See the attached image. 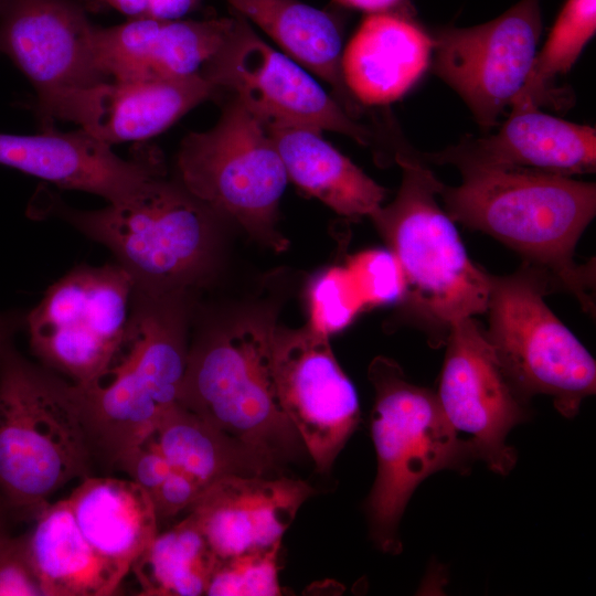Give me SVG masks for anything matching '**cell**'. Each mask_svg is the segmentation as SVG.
I'll list each match as a JSON object with an SVG mask.
<instances>
[{"mask_svg": "<svg viewBox=\"0 0 596 596\" xmlns=\"http://www.w3.org/2000/svg\"><path fill=\"white\" fill-rule=\"evenodd\" d=\"M550 279L533 265L509 276L491 275L485 333L523 401L545 394L563 416L573 417L595 394L596 363L545 304Z\"/></svg>", "mask_w": 596, "mask_h": 596, "instance_id": "8", "label": "cell"}, {"mask_svg": "<svg viewBox=\"0 0 596 596\" xmlns=\"http://www.w3.org/2000/svg\"><path fill=\"white\" fill-rule=\"evenodd\" d=\"M58 210L72 225L115 255L132 278L136 295L180 294L207 266L213 212L180 182L163 175L99 210Z\"/></svg>", "mask_w": 596, "mask_h": 596, "instance_id": "6", "label": "cell"}, {"mask_svg": "<svg viewBox=\"0 0 596 596\" xmlns=\"http://www.w3.org/2000/svg\"><path fill=\"white\" fill-rule=\"evenodd\" d=\"M204 489L187 473L172 469L150 496L158 521L190 509Z\"/></svg>", "mask_w": 596, "mask_h": 596, "instance_id": "35", "label": "cell"}, {"mask_svg": "<svg viewBox=\"0 0 596 596\" xmlns=\"http://www.w3.org/2000/svg\"><path fill=\"white\" fill-rule=\"evenodd\" d=\"M369 379L375 390L371 430L377 473L366 510L376 545L397 553V526L417 486L443 469H468L477 457L446 417L437 394L408 382L395 361L375 358Z\"/></svg>", "mask_w": 596, "mask_h": 596, "instance_id": "5", "label": "cell"}, {"mask_svg": "<svg viewBox=\"0 0 596 596\" xmlns=\"http://www.w3.org/2000/svg\"><path fill=\"white\" fill-rule=\"evenodd\" d=\"M354 295L350 269L333 267L320 274L309 291L310 326L327 336L344 328L361 306Z\"/></svg>", "mask_w": 596, "mask_h": 596, "instance_id": "30", "label": "cell"}, {"mask_svg": "<svg viewBox=\"0 0 596 596\" xmlns=\"http://www.w3.org/2000/svg\"><path fill=\"white\" fill-rule=\"evenodd\" d=\"M26 532L30 557L44 596H109L126 576L98 554L65 499L47 503Z\"/></svg>", "mask_w": 596, "mask_h": 596, "instance_id": "24", "label": "cell"}, {"mask_svg": "<svg viewBox=\"0 0 596 596\" xmlns=\"http://www.w3.org/2000/svg\"><path fill=\"white\" fill-rule=\"evenodd\" d=\"M280 544L272 549L217 558L211 574L207 596H277Z\"/></svg>", "mask_w": 596, "mask_h": 596, "instance_id": "29", "label": "cell"}, {"mask_svg": "<svg viewBox=\"0 0 596 596\" xmlns=\"http://www.w3.org/2000/svg\"><path fill=\"white\" fill-rule=\"evenodd\" d=\"M542 32L540 0H521L475 26H449L433 38V72L490 129L523 88Z\"/></svg>", "mask_w": 596, "mask_h": 596, "instance_id": "13", "label": "cell"}, {"mask_svg": "<svg viewBox=\"0 0 596 596\" xmlns=\"http://www.w3.org/2000/svg\"><path fill=\"white\" fill-rule=\"evenodd\" d=\"M180 183L213 213L237 221L281 251L277 211L288 177L265 124L235 98L214 127L188 134L177 156Z\"/></svg>", "mask_w": 596, "mask_h": 596, "instance_id": "9", "label": "cell"}, {"mask_svg": "<svg viewBox=\"0 0 596 596\" xmlns=\"http://www.w3.org/2000/svg\"><path fill=\"white\" fill-rule=\"evenodd\" d=\"M460 171V185L438 188L450 219L517 251L594 311L595 273L576 264L574 251L596 213L595 183L530 171Z\"/></svg>", "mask_w": 596, "mask_h": 596, "instance_id": "1", "label": "cell"}, {"mask_svg": "<svg viewBox=\"0 0 596 596\" xmlns=\"http://www.w3.org/2000/svg\"><path fill=\"white\" fill-rule=\"evenodd\" d=\"M269 318L219 330L189 351L179 403L276 462L305 448L276 387Z\"/></svg>", "mask_w": 596, "mask_h": 596, "instance_id": "7", "label": "cell"}, {"mask_svg": "<svg viewBox=\"0 0 596 596\" xmlns=\"http://www.w3.org/2000/svg\"><path fill=\"white\" fill-rule=\"evenodd\" d=\"M217 91L200 74L151 81H108L79 100L72 123L111 146L159 135Z\"/></svg>", "mask_w": 596, "mask_h": 596, "instance_id": "20", "label": "cell"}, {"mask_svg": "<svg viewBox=\"0 0 596 596\" xmlns=\"http://www.w3.org/2000/svg\"><path fill=\"white\" fill-rule=\"evenodd\" d=\"M12 514L10 509L8 508L6 501L3 500L2 496L0 494V542L8 535H10L9 531V521L12 519Z\"/></svg>", "mask_w": 596, "mask_h": 596, "instance_id": "38", "label": "cell"}, {"mask_svg": "<svg viewBox=\"0 0 596 596\" xmlns=\"http://www.w3.org/2000/svg\"><path fill=\"white\" fill-rule=\"evenodd\" d=\"M0 164L63 189L99 195L108 203L163 175L155 152L123 159L111 146L83 129L60 132L47 128L35 135L0 132Z\"/></svg>", "mask_w": 596, "mask_h": 596, "instance_id": "16", "label": "cell"}, {"mask_svg": "<svg viewBox=\"0 0 596 596\" xmlns=\"http://www.w3.org/2000/svg\"><path fill=\"white\" fill-rule=\"evenodd\" d=\"M337 6L362 10L368 13L394 11L404 0H332Z\"/></svg>", "mask_w": 596, "mask_h": 596, "instance_id": "36", "label": "cell"}, {"mask_svg": "<svg viewBox=\"0 0 596 596\" xmlns=\"http://www.w3.org/2000/svg\"><path fill=\"white\" fill-rule=\"evenodd\" d=\"M179 295H135L119 358L93 381L72 383L94 462L107 472L118 469L180 404L189 350Z\"/></svg>", "mask_w": 596, "mask_h": 596, "instance_id": "2", "label": "cell"}, {"mask_svg": "<svg viewBox=\"0 0 596 596\" xmlns=\"http://www.w3.org/2000/svg\"><path fill=\"white\" fill-rule=\"evenodd\" d=\"M200 74L265 125L296 126L348 136L369 145L371 131L359 124L305 67L270 46L241 14Z\"/></svg>", "mask_w": 596, "mask_h": 596, "instance_id": "11", "label": "cell"}, {"mask_svg": "<svg viewBox=\"0 0 596 596\" xmlns=\"http://www.w3.org/2000/svg\"><path fill=\"white\" fill-rule=\"evenodd\" d=\"M118 469L151 496L173 468L150 436L123 459Z\"/></svg>", "mask_w": 596, "mask_h": 596, "instance_id": "34", "label": "cell"}, {"mask_svg": "<svg viewBox=\"0 0 596 596\" xmlns=\"http://www.w3.org/2000/svg\"><path fill=\"white\" fill-rule=\"evenodd\" d=\"M94 459L70 381L0 352V494L18 519L33 520L70 481L93 476Z\"/></svg>", "mask_w": 596, "mask_h": 596, "instance_id": "3", "label": "cell"}, {"mask_svg": "<svg viewBox=\"0 0 596 596\" xmlns=\"http://www.w3.org/2000/svg\"><path fill=\"white\" fill-rule=\"evenodd\" d=\"M446 342L437 393L440 406L453 427L469 436L477 459L507 475L515 464V453L505 440L526 418L523 400L472 317L455 321Z\"/></svg>", "mask_w": 596, "mask_h": 596, "instance_id": "15", "label": "cell"}, {"mask_svg": "<svg viewBox=\"0 0 596 596\" xmlns=\"http://www.w3.org/2000/svg\"><path fill=\"white\" fill-rule=\"evenodd\" d=\"M93 28L77 0H0V53L34 88L43 129L72 121L81 98L109 81L94 56Z\"/></svg>", "mask_w": 596, "mask_h": 596, "instance_id": "12", "label": "cell"}, {"mask_svg": "<svg viewBox=\"0 0 596 596\" xmlns=\"http://www.w3.org/2000/svg\"><path fill=\"white\" fill-rule=\"evenodd\" d=\"M86 12L117 11L128 19H181L202 0H77Z\"/></svg>", "mask_w": 596, "mask_h": 596, "instance_id": "33", "label": "cell"}, {"mask_svg": "<svg viewBox=\"0 0 596 596\" xmlns=\"http://www.w3.org/2000/svg\"><path fill=\"white\" fill-rule=\"evenodd\" d=\"M288 180L340 215L370 216L382 205L385 189L322 138L321 131L265 125Z\"/></svg>", "mask_w": 596, "mask_h": 596, "instance_id": "23", "label": "cell"}, {"mask_svg": "<svg viewBox=\"0 0 596 596\" xmlns=\"http://www.w3.org/2000/svg\"><path fill=\"white\" fill-rule=\"evenodd\" d=\"M396 160L402 168L397 194L370 217L400 267L404 304L446 339L455 321L487 311L491 275L469 258L437 202L440 182L432 171L402 153Z\"/></svg>", "mask_w": 596, "mask_h": 596, "instance_id": "4", "label": "cell"}, {"mask_svg": "<svg viewBox=\"0 0 596 596\" xmlns=\"http://www.w3.org/2000/svg\"><path fill=\"white\" fill-rule=\"evenodd\" d=\"M313 493L287 477L228 476L207 486L190 508L217 558L272 549Z\"/></svg>", "mask_w": 596, "mask_h": 596, "instance_id": "18", "label": "cell"}, {"mask_svg": "<svg viewBox=\"0 0 596 596\" xmlns=\"http://www.w3.org/2000/svg\"><path fill=\"white\" fill-rule=\"evenodd\" d=\"M15 322L9 317L0 316V352L11 341V336L14 331Z\"/></svg>", "mask_w": 596, "mask_h": 596, "instance_id": "37", "label": "cell"}, {"mask_svg": "<svg viewBox=\"0 0 596 596\" xmlns=\"http://www.w3.org/2000/svg\"><path fill=\"white\" fill-rule=\"evenodd\" d=\"M66 500L88 543L126 575L158 534L151 497L129 478L86 477Z\"/></svg>", "mask_w": 596, "mask_h": 596, "instance_id": "22", "label": "cell"}, {"mask_svg": "<svg viewBox=\"0 0 596 596\" xmlns=\"http://www.w3.org/2000/svg\"><path fill=\"white\" fill-rule=\"evenodd\" d=\"M134 296L132 278L118 264L75 268L28 315L32 353L75 385L93 381L126 345Z\"/></svg>", "mask_w": 596, "mask_h": 596, "instance_id": "10", "label": "cell"}, {"mask_svg": "<svg viewBox=\"0 0 596 596\" xmlns=\"http://www.w3.org/2000/svg\"><path fill=\"white\" fill-rule=\"evenodd\" d=\"M173 469L203 489L228 476H267L277 462L227 435L181 404L172 407L151 435Z\"/></svg>", "mask_w": 596, "mask_h": 596, "instance_id": "26", "label": "cell"}, {"mask_svg": "<svg viewBox=\"0 0 596 596\" xmlns=\"http://www.w3.org/2000/svg\"><path fill=\"white\" fill-rule=\"evenodd\" d=\"M352 267L358 273L369 302H387L402 296V275L390 252L376 251L361 255Z\"/></svg>", "mask_w": 596, "mask_h": 596, "instance_id": "32", "label": "cell"}, {"mask_svg": "<svg viewBox=\"0 0 596 596\" xmlns=\"http://www.w3.org/2000/svg\"><path fill=\"white\" fill-rule=\"evenodd\" d=\"M433 38L394 11L369 13L341 57L344 85L354 100L380 106L403 97L430 64Z\"/></svg>", "mask_w": 596, "mask_h": 596, "instance_id": "21", "label": "cell"}, {"mask_svg": "<svg viewBox=\"0 0 596 596\" xmlns=\"http://www.w3.org/2000/svg\"><path fill=\"white\" fill-rule=\"evenodd\" d=\"M217 557L191 513L159 533L131 565L141 596H200Z\"/></svg>", "mask_w": 596, "mask_h": 596, "instance_id": "27", "label": "cell"}, {"mask_svg": "<svg viewBox=\"0 0 596 596\" xmlns=\"http://www.w3.org/2000/svg\"><path fill=\"white\" fill-rule=\"evenodd\" d=\"M0 596H44L33 567L26 533L0 542Z\"/></svg>", "mask_w": 596, "mask_h": 596, "instance_id": "31", "label": "cell"}, {"mask_svg": "<svg viewBox=\"0 0 596 596\" xmlns=\"http://www.w3.org/2000/svg\"><path fill=\"white\" fill-rule=\"evenodd\" d=\"M233 24V15L207 20L128 19L93 28L99 70L109 81H151L200 73Z\"/></svg>", "mask_w": 596, "mask_h": 596, "instance_id": "19", "label": "cell"}, {"mask_svg": "<svg viewBox=\"0 0 596 596\" xmlns=\"http://www.w3.org/2000/svg\"><path fill=\"white\" fill-rule=\"evenodd\" d=\"M264 31L283 53L326 82L352 116L355 102L341 72L342 28L331 13L300 0H225Z\"/></svg>", "mask_w": 596, "mask_h": 596, "instance_id": "25", "label": "cell"}, {"mask_svg": "<svg viewBox=\"0 0 596 596\" xmlns=\"http://www.w3.org/2000/svg\"><path fill=\"white\" fill-rule=\"evenodd\" d=\"M427 158L460 170L501 169L571 178L595 172L596 129L538 107L512 109L494 134L466 139Z\"/></svg>", "mask_w": 596, "mask_h": 596, "instance_id": "17", "label": "cell"}, {"mask_svg": "<svg viewBox=\"0 0 596 596\" xmlns=\"http://www.w3.org/2000/svg\"><path fill=\"white\" fill-rule=\"evenodd\" d=\"M273 365L283 409L319 472L333 461L360 422L356 391L328 336L310 324L274 328Z\"/></svg>", "mask_w": 596, "mask_h": 596, "instance_id": "14", "label": "cell"}, {"mask_svg": "<svg viewBox=\"0 0 596 596\" xmlns=\"http://www.w3.org/2000/svg\"><path fill=\"white\" fill-rule=\"evenodd\" d=\"M596 32V0H566L510 109L540 107L556 77L566 75Z\"/></svg>", "mask_w": 596, "mask_h": 596, "instance_id": "28", "label": "cell"}]
</instances>
